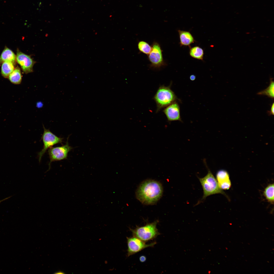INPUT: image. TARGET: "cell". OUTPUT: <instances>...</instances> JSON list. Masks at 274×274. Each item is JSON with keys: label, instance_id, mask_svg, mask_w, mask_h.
<instances>
[{"label": "cell", "instance_id": "5b68a950", "mask_svg": "<svg viewBox=\"0 0 274 274\" xmlns=\"http://www.w3.org/2000/svg\"><path fill=\"white\" fill-rule=\"evenodd\" d=\"M44 132L41 137L43 143V149L38 154L39 161L40 162L42 157L49 149L53 145L59 143H62L63 138L58 137L53 133L49 129L45 128L43 125Z\"/></svg>", "mask_w": 274, "mask_h": 274}, {"label": "cell", "instance_id": "d6986e66", "mask_svg": "<svg viewBox=\"0 0 274 274\" xmlns=\"http://www.w3.org/2000/svg\"><path fill=\"white\" fill-rule=\"evenodd\" d=\"M138 46V49L140 52L147 55L149 54L152 50V46L144 41L139 42Z\"/></svg>", "mask_w": 274, "mask_h": 274}, {"label": "cell", "instance_id": "ac0fdd59", "mask_svg": "<svg viewBox=\"0 0 274 274\" xmlns=\"http://www.w3.org/2000/svg\"><path fill=\"white\" fill-rule=\"evenodd\" d=\"M260 95H264L272 98H274V82L272 79H270V82L269 86L266 89L259 92L258 94Z\"/></svg>", "mask_w": 274, "mask_h": 274}, {"label": "cell", "instance_id": "603a6c76", "mask_svg": "<svg viewBox=\"0 0 274 274\" xmlns=\"http://www.w3.org/2000/svg\"><path fill=\"white\" fill-rule=\"evenodd\" d=\"M54 273L56 274H62L64 273L63 272L61 271H58Z\"/></svg>", "mask_w": 274, "mask_h": 274}, {"label": "cell", "instance_id": "ffe728a7", "mask_svg": "<svg viewBox=\"0 0 274 274\" xmlns=\"http://www.w3.org/2000/svg\"><path fill=\"white\" fill-rule=\"evenodd\" d=\"M274 104L273 102L270 111L268 112V114L269 115H273L274 113Z\"/></svg>", "mask_w": 274, "mask_h": 274}, {"label": "cell", "instance_id": "44dd1931", "mask_svg": "<svg viewBox=\"0 0 274 274\" xmlns=\"http://www.w3.org/2000/svg\"><path fill=\"white\" fill-rule=\"evenodd\" d=\"M139 260L141 262H144L146 260V257L144 255H142L139 258Z\"/></svg>", "mask_w": 274, "mask_h": 274}, {"label": "cell", "instance_id": "4fadbf2b", "mask_svg": "<svg viewBox=\"0 0 274 274\" xmlns=\"http://www.w3.org/2000/svg\"><path fill=\"white\" fill-rule=\"evenodd\" d=\"M10 61L15 64L16 63V56L11 50L5 47L0 57V65L5 61Z\"/></svg>", "mask_w": 274, "mask_h": 274}, {"label": "cell", "instance_id": "ba28073f", "mask_svg": "<svg viewBox=\"0 0 274 274\" xmlns=\"http://www.w3.org/2000/svg\"><path fill=\"white\" fill-rule=\"evenodd\" d=\"M152 50L148 55V59L151 66L159 68L165 65L162 51L159 44L154 42L152 45Z\"/></svg>", "mask_w": 274, "mask_h": 274}, {"label": "cell", "instance_id": "9c48e42d", "mask_svg": "<svg viewBox=\"0 0 274 274\" xmlns=\"http://www.w3.org/2000/svg\"><path fill=\"white\" fill-rule=\"evenodd\" d=\"M16 58L17 62L25 73L27 74L33 72V67L36 62L30 56L23 53L18 49Z\"/></svg>", "mask_w": 274, "mask_h": 274}, {"label": "cell", "instance_id": "9a60e30c", "mask_svg": "<svg viewBox=\"0 0 274 274\" xmlns=\"http://www.w3.org/2000/svg\"><path fill=\"white\" fill-rule=\"evenodd\" d=\"M8 78L10 81L15 84H20L22 81V76L20 68L17 66L9 75Z\"/></svg>", "mask_w": 274, "mask_h": 274}, {"label": "cell", "instance_id": "cb8c5ba5", "mask_svg": "<svg viewBox=\"0 0 274 274\" xmlns=\"http://www.w3.org/2000/svg\"><path fill=\"white\" fill-rule=\"evenodd\" d=\"M10 197H8L6 198L3 199H2V200H0V203H1V202H2L5 200H6L7 199H8L9 198H10Z\"/></svg>", "mask_w": 274, "mask_h": 274}, {"label": "cell", "instance_id": "e0dca14e", "mask_svg": "<svg viewBox=\"0 0 274 274\" xmlns=\"http://www.w3.org/2000/svg\"><path fill=\"white\" fill-rule=\"evenodd\" d=\"M274 184H270L265 188L263 194L267 201L271 204L274 203Z\"/></svg>", "mask_w": 274, "mask_h": 274}, {"label": "cell", "instance_id": "52a82bcc", "mask_svg": "<svg viewBox=\"0 0 274 274\" xmlns=\"http://www.w3.org/2000/svg\"><path fill=\"white\" fill-rule=\"evenodd\" d=\"M128 249V257L137 253L143 249L148 247H152L156 244V242L150 244H146L145 242L137 237L133 236L127 237Z\"/></svg>", "mask_w": 274, "mask_h": 274}, {"label": "cell", "instance_id": "7a4b0ae2", "mask_svg": "<svg viewBox=\"0 0 274 274\" xmlns=\"http://www.w3.org/2000/svg\"><path fill=\"white\" fill-rule=\"evenodd\" d=\"M208 173L204 177L198 178L203 190V194L201 199L199 202L204 200L208 196L218 194L227 196L225 193L219 187L216 178L208 168Z\"/></svg>", "mask_w": 274, "mask_h": 274}, {"label": "cell", "instance_id": "7402d4cb", "mask_svg": "<svg viewBox=\"0 0 274 274\" xmlns=\"http://www.w3.org/2000/svg\"><path fill=\"white\" fill-rule=\"evenodd\" d=\"M196 78L195 76L194 75H191L190 77V79L192 81L194 80Z\"/></svg>", "mask_w": 274, "mask_h": 274}, {"label": "cell", "instance_id": "7c38bea8", "mask_svg": "<svg viewBox=\"0 0 274 274\" xmlns=\"http://www.w3.org/2000/svg\"><path fill=\"white\" fill-rule=\"evenodd\" d=\"M180 46H188L190 48V45L193 43L195 40L191 33L187 31L178 30Z\"/></svg>", "mask_w": 274, "mask_h": 274}, {"label": "cell", "instance_id": "3957f363", "mask_svg": "<svg viewBox=\"0 0 274 274\" xmlns=\"http://www.w3.org/2000/svg\"><path fill=\"white\" fill-rule=\"evenodd\" d=\"M157 105V112L176 101L177 97L169 86L161 85L153 97Z\"/></svg>", "mask_w": 274, "mask_h": 274}, {"label": "cell", "instance_id": "277c9868", "mask_svg": "<svg viewBox=\"0 0 274 274\" xmlns=\"http://www.w3.org/2000/svg\"><path fill=\"white\" fill-rule=\"evenodd\" d=\"M159 221L147 224L142 226H137L134 229L130 228L133 236L137 237L145 242L152 240L160 234L157 228V226Z\"/></svg>", "mask_w": 274, "mask_h": 274}, {"label": "cell", "instance_id": "30bf717a", "mask_svg": "<svg viewBox=\"0 0 274 274\" xmlns=\"http://www.w3.org/2000/svg\"><path fill=\"white\" fill-rule=\"evenodd\" d=\"M163 112L169 121H182L180 114L179 106L176 101L165 107Z\"/></svg>", "mask_w": 274, "mask_h": 274}, {"label": "cell", "instance_id": "8fae6325", "mask_svg": "<svg viewBox=\"0 0 274 274\" xmlns=\"http://www.w3.org/2000/svg\"><path fill=\"white\" fill-rule=\"evenodd\" d=\"M216 179L220 188L222 190H227L231 186V183L229 175L227 172L224 170L218 171L216 174Z\"/></svg>", "mask_w": 274, "mask_h": 274}, {"label": "cell", "instance_id": "2e32d148", "mask_svg": "<svg viewBox=\"0 0 274 274\" xmlns=\"http://www.w3.org/2000/svg\"><path fill=\"white\" fill-rule=\"evenodd\" d=\"M189 54L190 56L193 58L202 60L203 59L204 51L203 49L199 46L191 47Z\"/></svg>", "mask_w": 274, "mask_h": 274}, {"label": "cell", "instance_id": "8992f818", "mask_svg": "<svg viewBox=\"0 0 274 274\" xmlns=\"http://www.w3.org/2000/svg\"><path fill=\"white\" fill-rule=\"evenodd\" d=\"M68 138L69 136L67 138L64 145L59 147H52L49 149L48 153L50 160L48 164L49 168L52 162L60 161L67 159L68 153L73 149L69 144Z\"/></svg>", "mask_w": 274, "mask_h": 274}, {"label": "cell", "instance_id": "5bb4252c", "mask_svg": "<svg viewBox=\"0 0 274 274\" xmlns=\"http://www.w3.org/2000/svg\"><path fill=\"white\" fill-rule=\"evenodd\" d=\"M14 65L10 61H5L2 64L1 73L2 75L6 78H8L9 75L14 70Z\"/></svg>", "mask_w": 274, "mask_h": 274}, {"label": "cell", "instance_id": "6da1fadb", "mask_svg": "<svg viewBox=\"0 0 274 274\" xmlns=\"http://www.w3.org/2000/svg\"><path fill=\"white\" fill-rule=\"evenodd\" d=\"M163 189L161 183L152 179H147L141 183L136 192V198L147 205L156 204L161 197Z\"/></svg>", "mask_w": 274, "mask_h": 274}]
</instances>
